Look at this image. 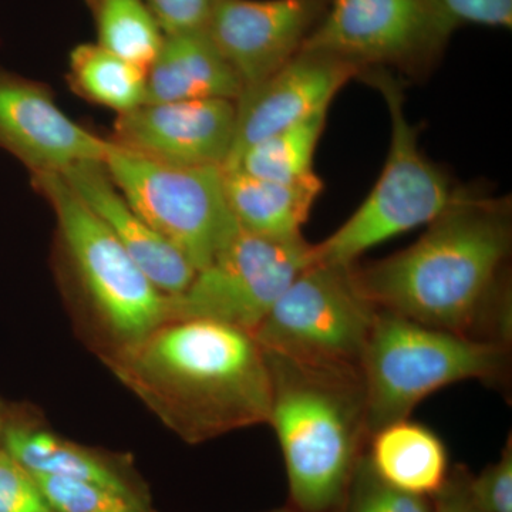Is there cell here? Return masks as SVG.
<instances>
[{"instance_id":"1","label":"cell","mask_w":512,"mask_h":512,"mask_svg":"<svg viewBox=\"0 0 512 512\" xmlns=\"http://www.w3.org/2000/svg\"><path fill=\"white\" fill-rule=\"evenodd\" d=\"M512 245L507 198L457 188L450 205L414 244L353 272L377 308L431 328L484 339L510 335L504 272Z\"/></svg>"},{"instance_id":"2","label":"cell","mask_w":512,"mask_h":512,"mask_svg":"<svg viewBox=\"0 0 512 512\" xmlns=\"http://www.w3.org/2000/svg\"><path fill=\"white\" fill-rule=\"evenodd\" d=\"M101 362L185 443L268 424L271 370L247 330L170 320Z\"/></svg>"},{"instance_id":"3","label":"cell","mask_w":512,"mask_h":512,"mask_svg":"<svg viewBox=\"0 0 512 512\" xmlns=\"http://www.w3.org/2000/svg\"><path fill=\"white\" fill-rule=\"evenodd\" d=\"M265 353L272 379L268 424L281 446L292 503L299 512H332L369 441L362 373Z\"/></svg>"},{"instance_id":"4","label":"cell","mask_w":512,"mask_h":512,"mask_svg":"<svg viewBox=\"0 0 512 512\" xmlns=\"http://www.w3.org/2000/svg\"><path fill=\"white\" fill-rule=\"evenodd\" d=\"M56 218L57 271L83 338L101 360L168 318L161 292L60 174L32 175Z\"/></svg>"},{"instance_id":"5","label":"cell","mask_w":512,"mask_h":512,"mask_svg":"<svg viewBox=\"0 0 512 512\" xmlns=\"http://www.w3.org/2000/svg\"><path fill=\"white\" fill-rule=\"evenodd\" d=\"M507 343L431 328L380 309L362 362L369 437L409 419L430 394L466 380L507 375Z\"/></svg>"},{"instance_id":"6","label":"cell","mask_w":512,"mask_h":512,"mask_svg":"<svg viewBox=\"0 0 512 512\" xmlns=\"http://www.w3.org/2000/svg\"><path fill=\"white\" fill-rule=\"evenodd\" d=\"M357 79L366 80L386 101L392 124L389 156L375 187L352 217L313 245V262L319 264H356L370 248L429 225L457 192L446 171L421 153L419 127L410 123L404 109L402 80L387 69H366Z\"/></svg>"},{"instance_id":"7","label":"cell","mask_w":512,"mask_h":512,"mask_svg":"<svg viewBox=\"0 0 512 512\" xmlns=\"http://www.w3.org/2000/svg\"><path fill=\"white\" fill-rule=\"evenodd\" d=\"M379 311L357 282L353 265L313 262L252 335L265 352L293 362L362 373Z\"/></svg>"},{"instance_id":"8","label":"cell","mask_w":512,"mask_h":512,"mask_svg":"<svg viewBox=\"0 0 512 512\" xmlns=\"http://www.w3.org/2000/svg\"><path fill=\"white\" fill-rule=\"evenodd\" d=\"M103 165L128 204L197 272L239 229L225 198L222 167L158 163L109 140Z\"/></svg>"},{"instance_id":"9","label":"cell","mask_w":512,"mask_h":512,"mask_svg":"<svg viewBox=\"0 0 512 512\" xmlns=\"http://www.w3.org/2000/svg\"><path fill=\"white\" fill-rule=\"evenodd\" d=\"M311 264L313 245L305 238H264L239 227L184 292L168 295L167 322L210 320L254 333Z\"/></svg>"},{"instance_id":"10","label":"cell","mask_w":512,"mask_h":512,"mask_svg":"<svg viewBox=\"0 0 512 512\" xmlns=\"http://www.w3.org/2000/svg\"><path fill=\"white\" fill-rule=\"evenodd\" d=\"M454 28L437 0H329L302 50L366 69L426 73Z\"/></svg>"},{"instance_id":"11","label":"cell","mask_w":512,"mask_h":512,"mask_svg":"<svg viewBox=\"0 0 512 512\" xmlns=\"http://www.w3.org/2000/svg\"><path fill=\"white\" fill-rule=\"evenodd\" d=\"M328 2L217 0L205 32L247 90L301 52Z\"/></svg>"},{"instance_id":"12","label":"cell","mask_w":512,"mask_h":512,"mask_svg":"<svg viewBox=\"0 0 512 512\" xmlns=\"http://www.w3.org/2000/svg\"><path fill=\"white\" fill-rule=\"evenodd\" d=\"M235 123V100L146 103L119 114L107 140L158 163L224 168L234 144Z\"/></svg>"},{"instance_id":"13","label":"cell","mask_w":512,"mask_h":512,"mask_svg":"<svg viewBox=\"0 0 512 512\" xmlns=\"http://www.w3.org/2000/svg\"><path fill=\"white\" fill-rule=\"evenodd\" d=\"M0 148L32 175L103 161L107 138L70 119L45 83L0 67Z\"/></svg>"},{"instance_id":"14","label":"cell","mask_w":512,"mask_h":512,"mask_svg":"<svg viewBox=\"0 0 512 512\" xmlns=\"http://www.w3.org/2000/svg\"><path fill=\"white\" fill-rule=\"evenodd\" d=\"M359 74L360 69L338 57L301 50L278 72L239 96L234 144L224 168L259 141L329 110L333 97Z\"/></svg>"},{"instance_id":"15","label":"cell","mask_w":512,"mask_h":512,"mask_svg":"<svg viewBox=\"0 0 512 512\" xmlns=\"http://www.w3.org/2000/svg\"><path fill=\"white\" fill-rule=\"evenodd\" d=\"M0 446L36 476L99 484L151 503L150 490L127 454L66 439L28 404L12 403Z\"/></svg>"},{"instance_id":"16","label":"cell","mask_w":512,"mask_h":512,"mask_svg":"<svg viewBox=\"0 0 512 512\" xmlns=\"http://www.w3.org/2000/svg\"><path fill=\"white\" fill-rule=\"evenodd\" d=\"M60 175L161 292L178 295L190 286L194 266L128 204L103 161H84Z\"/></svg>"},{"instance_id":"17","label":"cell","mask_w":512,"mask_h":512,"mask_svg":"<svg viewBox=\"0 0 512 512\" xmlns=\"http://www.w3.org/2000/svg\"><path fill=\"white\" fill-rule=\"evenodd\" d=\"M242 90L237 73L205 30L165 35L156 60L147 70L146 103L237 101Z\"/></svg>"},{"instance_id":"18","label":"cell","mask_w":512,"mask_h":512,"mask_svg":"<svg viewBox=\"0 0 512 512\" xmlns=\"http://www.w3.org/2000/svg\"><path fill=\"white\" fill-rule=\"evenodd\" d=\"M365 451L377 477L402 493L434 498L450 477L447 448L429 427L409 419L387 424L369 437Z\"/></svg>"},{"instance_id":"19","label":"cell","mask_w":512,"mask_h":512,"mask_svg":"<svg viewBox=\"0 0 512 512\" xmlns=\"http://www.w3.org/2000/svg\"><path fill=\"white\" fill-rule=\"evenodd\" d=\"M222 175L225 198L235 221L249 234L264 238L303 237V225L323 191L320 178L308 183H276L237 168H222Z\"/></svg>"},{"instance_id":"20","label":"cell","mask_w":512,"mask_h":512,"mask_svg":"<svg viewBox=\"0 0 512 512\" xmlns=\"http://www.w3.org/2000/svg\"><path fill=\"white\" fill-rule=\"evenodd\" d=\"M66 80L77 96L113 110L117 116L146 103V70L114 55L99 43L74 47L69 55Z\"/></svg>"},{"instance_id":"21","label":"cell","mask_w":512,"mask_h":512,"mask_svg":"<svg viewBox=\"0 0 512 512\" xmlns=\"http://www.w3.org/2000/svg\"><path fill=\"white\" fill-rule=\"evenodd\" d=\"M328 110L272 134L245 150L234 164L252 177L276 183L298 184L319 178L313 168L316 147L326 126Z\"/></svg>"},{"instance_id":"22","label":"cell","mask_w":512,"mask_h":512,"mask_svg":"<svg viewBox=\"0 0 512 512\" xmlns=\"http://www.w3.org/2000/svg\"><path fill=\"white\" fill-rule=\"evenodd\" d=\"M104 49L148 70L164 42V32L143 0H84Z\"/></svg>"},{"instance_id":"23","label":"cell","mask_w":512,"mask_h":512,"mask_svg":"<svg viewBox=\"0 0 512 512\" xmlns=\"http://www.w3.org/2000/svg\"><path fill=\"white\" fill-rule=\"evenodd\" d=\"M35 477L56 512H156L153 504L103 485L36 474Z\"/></svg>"},{"instance_id":"24","label":"cell","mask_w":512,"mask_h":512,"mask_svg":"<svg viewBox=\"0 0 512 512\" xmlns=\"http://www.w3.org/2000/svg\"><path fill=\"white\" fill-rule=\"evenodd\" d=\"M332 512H433V501L402 493L383 483L363 453Z\"/></svg>"},{"instance_id":"25","label":"cell","mask_w":512,"mask_h":512,"mask_svg":"<svg viewBox=\"0 0 512 512\" xmlns=\"http://www.w3.org/2000/svg\"><path fill=\"white\" fill-rule=\"evenodd\" d=\"M0 512H56L35 474L0 446Z\"/></svg>"},{"instance_id":"26","label":"cell","mask_w":512,"mask_h":512,"mask_svg":"<svg viewBox=\"0 0 512 512\" xmlns=\"http://www.w3.org/2000/svg\"><path fill=\"white\" fill-rule=\"evenodd\" d=\"M468 495L484 512H512V444L497 463L490 464L476 477L468 476Z\"/></svg>"},{"instance_id":"27","label":"cell","mask_w":512,"mask_h":512,"mask_svg":"<svg viewBox=\"0 0 512 512\" xmlns=\"http://www.w3.org/2000/svg\"><path fill=\"white\" fill-rule=\"evenodd\" d=\"M164 35L205 30L217 0H143Z\"/></svg>"},{"instance_id":"28","label":"cell","mask_w":512,"mask_h":512,"mask_svg":"<svg viewBox=\"0 0 512 512\" xmlns=\"http://www.w3.org/2000/svg\"><path fill=\"white\" fill-rule=\"evenodd\" d=\"M454 28L480 25L511 29L512 0H437Z\"/></svg>"},{"instance_id":"29","label":"cell","mask_w":512,"mask_h":512,"mask_svg":"<svg viewBox=\"0 0 512 512\" xmlns=\"http://www.w3.org/2000/svg\"><path fill=\"white\" fill-rule=\"evenodd\" d=\"M468 474L463 468L450 473L446 485L433 501V512H484L471 500L467 490Z\"/></svg>"},{"instance_id":"30","label":"cell","mask_w":512,"mask_h":512,"mask_svg":"<svg viewBox=\"0 0 512 512\" xmlns=\"http://www.w3.org/2000/svg\"><path fill=\"white\" fill-rule=\"evenodd\" d=\"M10 409H12V403L6 402L0 397V443H2L3 430H5L6 421L9 419Z\"/></svg>"},{"instance_id":"31","label":"cell","mask_w":512,"mask_h":512,"mask_svg":"<svg viewBox=\"0 0 512 512\" xmlns=\"http://www.w3.org/2000/svg\"><path fill=\"white\" fill-rule=\"evenodd\" d=\"M271 512H299L298 510H288V508H284V510H275Z\"/></svg>"}]
</instances>
